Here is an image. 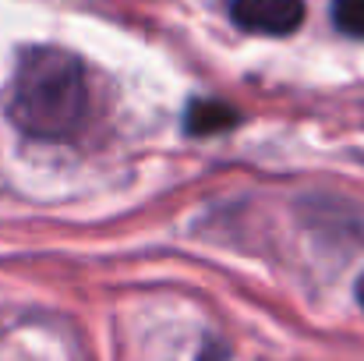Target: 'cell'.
Masks as SVG:
<instances>
[{
  "label": "cell",
  "instance_id": "1",
  "mask_svg": "<svg viewBox=\"0 0 364 361\" xmlns=\"http://www.w3.org/2000/svg\"><path fill=\"white\" fill-rule=\"evenodd\" d=\"M4 114L39 142H64L89 117V78L75 53L60 46H25L4 89Z\"/></svg>",
  "mask_w": 364,
  "mask_h": 361
},
{
  "label": "cell",
  "instance_id": "2",
  "mask_svg": "<svg viewBox=\"0 0 364 361\" xmlns=\"http://www.w3.org/2000/svg\"><path fill=\"white\" fill-rule=\"evenodd\" d=\"M230 18L244 32L262 36H290L304 21V0H234Z\"/></svg>",
  "mask_w": 364,
  "mask_h": 361
},
{
  "label": "cell",
  "instance_id": "3",
  "mask_svg": "<svg viewBox=\"0 0 364 361\" xmlns=\"http://www.w3.org/2000/svg\"><path fill=\"white\" fill-rule=\"evenodd\" d=\"M237 107L223 103V100H191L188 103V114H184V131L188 135H220V131H230L237 127Z\"/></svg>",
  "mask_w": 364,
  "mask_h": 361
},
{
  "label": "cell",
  "instance_id": "4",
  "mask_svg": "<svg viewBox=\"0 0 364 361\" xmlns=\"http://www.w3.org/2000/svg\"><path fill=\"white\" fill-rule=\"evenodd\" d=\"M333 21L340 32L364 39V0H333Z\"/></svg>",
  "mask_w": 364,
  "mask_h": 361
},
{
  "label": "cell",
  "instance_id": "5",
  "mask_svg": "<svg viewBox=\"0 0 364 361\" xmlns=\"http://www.w3.org/2000/svg\"><path fill=\"white\" fill-rule=\"evenodd\" d=\"M230 358V351L220 344V340H205V347H202V355H198V361H227Z\"/></svg>",
  "mask_w": 364,
  "mask_h": 361
},
{
  "label": "cell",
  "instance_id": "6",
  "mask_svg": "<svg viewBox=\"0 0 364 361\" xmlns=\"http://www.w3.org/2000/svg\"><path fill=\"white\" fill-rule=\"evenodd\" d=\"M354 294H358V301H361V308H364V276L358 280V287H354Z\"/></svg>",
  "mask_w": 364,
  "mask_h": 361
}]
</instances>
